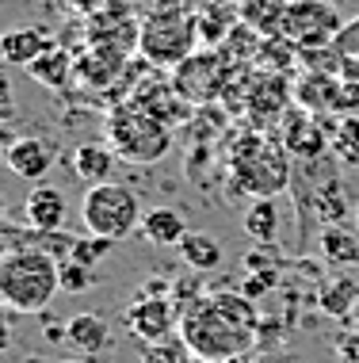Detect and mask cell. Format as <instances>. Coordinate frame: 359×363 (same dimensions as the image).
Wrapping results in <instances>:
<instances>
[{
    "instance_id": "cell-1",
    "label": "cell",
    "mask_w": 359,
    "mask_h": 363,
    "mask_svg": "<svg viewBox=\"0 0 359 363\" xmlns=\"http://www.w3.org/2000/svg\"><path fill=\"white\" fill-rule=\"evenodd\" d=\"M260 313L241 291L199 294L180 313V340L199 363H234L256 345Z\"/></svg>"
},
{
    "instance_id": "cell-2",
    "label": "cell",
    "mask_w": 359,
    "mask_h": 363,
    "mask_svg": "<svg viewBox=\"0 0 359 363\" xmlns=\"http://www.w3.org/2000/svg\"><path fill=\"white\" fill-rule=\"evenodd\" d=\"M62 291L57 260L46 249H12L0 264V310L12 313H42Z\"/></svg>"
},
{
    "instance_id": "cell-3",
    "label": "cell",
    "mask_w": 359,
    "mask_h": 363,
    "mask_svg": "<svg viewBox=\"0 0 359 363\" xmlns=\"http://www.w3.org/2000/svg\"><path fill=\"white\" fill-rule=\"evenodd\" d=\"M142 199L119 180L92 184L81 199V222L84 230L108 241H126L134 230H142Z\"/></svg>"
},
{
    "instance_id": "cell-4",
    "label": "cell",
    "mask_w": 359,
    "mask_h": 363,
    "mask_svg": "<svg viewBox=\"0 0 359 363\" xmlns=\"http://www.w3.org/2000/svg\"><path fill=\"white\" fill-rule=\"evenodd\" d=\"M191 46H195V23L183 12H161L142 27V50L153 62H188Z\"/></svg>"
},
{
    "instance_id": "cell-5",
    "label": "cell",
    "mask_w": 359,
    "mask_h": 363,
    "mask_svg": "<svg viewBox=\"0 0 359 363\" xmlns=\"http://www.w3.org/2000/svg\"><path fill=\"white\" fill-rule=\"evenodd\" d=\"M287 38L295 43H329L333 35H341V16H336L333 0H287L283 4V19H279Z\"/></svg>"
},
{
    "instance_id": "cell-6",
    "label": "cell",
    "mask_w": 359,
    "mask_h": 363,
    "mask_svg": "<svg viewBox=\"0 0 359 363\" xmlns=\"http://www.w3.org/2000/svg\"><path fill=\"white\" fill-rule=\"evenodd\" d=\"M176 310H180L176 298H145V294H138V298L126 306L122 321L142 345H153V340L172 337V329H180V313Z\"/></svg>"
},
{
    "instance_id": "cell-7",
    "label": "cell",
    "mask_w": 359,
    "mask_h": 363,
    "mask_svg": "<svg viewBox=\"0 0 359 363\" xmlns=\"http://www.w3.org/2000/svg\"><path fill=\"white\" fill-rule=\"evenodd\" d=\"M65 214H69V203H65L62 188L38 180L23 199V218L35 233H57L65 225Z\"/></svg>"
},
{
    "instance_id": "cell-8",
    "label": "cell",
    "mask_w": 359,
    "mask_h": 363,
    "mask_svg": "<svg viewBox=\"0 0 359 363\" xmlns=\"http://www.w3.org/2000/svg\"><path fill=\"white\" fill-rule=\"evenodd\" d=\"M4 164H8L12 176H19V180L38 184V180H46V172H50L54 153L42 138H12V145L4 150Z\"/></svg>"
},
{
    "instance_id": "cell-9",
    "label": "cell",
    "mask_w": 359,
    "mask_h": 363,
    "mask_svg": "<svg viewBox=\"0 0 359 363\" xmlns=\"http://www.w3.org/2000/svg\"><path fill=\"white\" fill-rule=\"evenodd\" d=\"M54 46V38L46 27H16V31H4L0 35V57L8 65H35L38 57Z\"/></svg>"
},
{
    "instance_id": "cell-10",
    "label": "cell",
    "mask_w": 359,
    "mask_h": 363,
    "mask_svg": "<svg viewBox=\"0 0 359 363\" xmlns=\"http://www.w3.org/2000/svg\"><path fill=\"white\" fill-rule=\"evenodd\" d=\"M142 238L157 249H180V241L188 238V222H183L180 211L172 207H153L142 214Z\"/></svg>"
},
{
    "instance_id": "cell-11",
    "label": "cell",
    "mask_w": 359,
    "mask_h": 363,
    "mask_svg": "<svg viewBox=\"0 0 359 363\" xmlns=\"http://www.w3.org/2000/svg\"><path fill=\"white\" fill-rule=\"evenodd\" d=\"M73 176L81 184H103L111 176V164H115V157H111V150L108 145H100V142H84V145H76L73 150Z\"/></svg>"
},
{
    "instance_id": "cell-12",
    "label": "cell",
    "mask_w": 359,
    "mask_h": 363,
    "mask_svg": "<svg viewBox=\"0 0 359 363\" xmlns=\"http://www.w3.org/2000/svg\"><path fill=\"white\" fill-rule=\"evenodd\" d=\"M108 321L100 313H73L69 318V345L84 356H96L100 348H108Z\"/></svg>"
},
{
    "instance_id": "cell-13",
    "label": "cell",
    "mask_w": 359,
    "mask_h": 363,
    "mask_svg": "<svg viewBox=\"0 0 359 363\" xmlns=\"http://www.w3.org/2000/svg\"><path fill=\"white\" fill-rule=\"evenodd\" d=\"M180 257L191 272H215L222 264V245L203 230H188V238L180 241Z\"/></svg>"
},
{
    "instance_id": "cell-14",
    "label": "cell",
    "mask_w": 359,
    "mask_h": 363,
    "mask_svg": "<svg viewBox=\"0 0 359 363\" xmlns=\"http://www.w3.org/2000/svg\"><path fill=\"white\" fill-rule=\"evenodd\" d=\"M245 233L252 241H271L279 233V214H275V203L268 199H256V203H249V211H245Z\"/></svg>"
},
{
    "instance_id": "cell-15",
    "label": "cell",
    "mask_w": 359,
    "mask_h": 363,
    "mask_svg": "<svg viewBox=\"0 0 359 363\" xmlns=\"http://www.w3.org/2000/svg\"><path fill=\"white\" fill-rule=\"evenodd\" d=\"M27 73H31L35 81L50 84V88H62L65 77H69V54H65L62 46H50V50L38 57L35 65H27Z\"/></svg>"
},
{
    "instance_id": "cell-16",
    "label": "cell",
    "mask_w": 359,
    "mask_h": 363,
    "mask_svg": "<svg viewBox=\"0 0 359 363\" xmlns=\"http://www.w3.org/2000/svg\"><path fill=\"white\" fill-rule=\"evenodd\" d=\"M359 306V287L352 279H333L321 287V310L325 313H336V318H344V313H352Z\"/></svg>"
},
{
    "instance_id": "cell-17",
    "label": "cell",
    "mask_w": 359,
    "mask_h": 363,
    "mask_svg": "<svg viewBox=\"0 0 359 363\" xmlns=\"http://www.w3.org/2000/svg\"><path fill=\"white\" fill-rule=\"evenodd\" d=\"M321 252H325V260H333V264H359V238H352L348 230H325L321 233Z\"/></svg>"
},
{
    "instance_id": "cell-18",
    "label": "cell",
    "mask_w": 359,
    "mask_h": 363,
    "mask_svg": "<svg viewBox=\"0 0 359 363\" xmlns=\"http://www.w3.org/2000/svg\"><path fill=\"white\" fill-rule=\"evenodd\" d=\"M57 276H62V291L69 294H84L96 283V268L92 264H81V260H57Z\"/></svg>"
},
{
    "instance_id": "cell-19",
    "label": "cell",
    "mask_w": 359,
    "mask_h": 363,
    "mask_svg": "<svg viewBox=\"0 0 359 363\" xmlns=\"http://www.w3.org/2000/svg\"><path fill=\"white\" fill-rule=\"evenodd\" d=\"M188 345L183 340H172V337H164V340H153V345H145L142 348V363H188Z\"/></svg>"
},
{
    "instance_id": "cell-20",
    "label": "cell",
    "mask_w": 359,
    "mask_h": 363,
    "mask_svg": "<svg viewBox=\"0 0 359 363\" xmlns=\"http://www.w3.org/2000/svg\"><path fill=\"white\" fill-rule=\"evenodd\" d=\"M111 245H115V241L96 238V233H89V238H73V241H69V257L81 260V264H92V268H96V264H100V260L111 252Z\"/></svg>"
},
{
    "instance_id": "cell-21",
    "label": "cell",
    "mask_w": 359,
    "mask_h": 363,
    "mask_svg": "<svg viewBox=\"0 0 359 363\" xmlns=\"http://www.w3.org/2000/svg\"><path fill=\"white\" fill-rule=\"evenodd\" d=\"M336 356H341V363H359V329L336 337Z\"/></svg>"
},
{
    "instance_id": "cell-22",
    "label": "cell",
    "mask_w": 359,
    "mask_h": 363,
    "mask_svg": "<svg viewBox=\"0 0 359 363\" xmlns=\"http://www.w3.org/2000/svg\"><path fill=\"white\" fill-rule=\"evenodd\" d=\"M8 111H12V81L0 73V115H8Z\"/></svg>"
},
{
    "instance_id": "cell-23",
    "label": "cell",
    "mask_w": 359,
    "mask_h": 363,
    "mask_svg": "<svg viewBox=\"0 0 359 363\" xmlns=\"http://www.w3.org/2000/svg\"><path fill=\"white\" fill-rule=\"evenodd\" d=\"M12 348V325H8V318L0 313V352Z\"/></svg>"
},
{
    "instance_id": "cell-24",
    "label": "cell",
    "mask_w": 359,
    "mask_h": 363,
    "mask_svg": "<svg viewBox=\"0 0 359 363\" xmlns=\"http://www.w3.org/2000/svg\"><path fill=\"white\" fill-rule=\"evenodd\" d=\"M8 145H12V142H8V130L0 126V161H4V150H8Z\"/></svg>"
},
{
    "instance_id": "cell-25",
    "label": "cell",
    "mask_w": 359,
    "mask_h": 363,
    "mask_svg": "<svg viewBox=\"0 0 359 363\" xmlns=\"http://www.w3.org/2000/svg\"><path fill=\"white\" fill-rule=\"evenodd\" d=\"M23 363H50V359H42V356H27Z\"/></svg>"
},
{
    "instance_id": "cell-26",
    "label": "cell",
    "mask_w": 359,
    "mask_h": 363,
    "mask_svg": "<svg viewBox=\"0 0 359 363\" xmlns=\"http://www.w3.org/2000/svg\"><path fill=\"white\" fill-rule=\"evenodd\" d=\"M0 230H4V203H0Z\"/></svg>"
},
{
    "instance_id": "cell-27",
    "label": "cell",
    "mask_w": 359,
    "mask_h": 363,
    "mask_svg": "<svg viewBox=\"0 0 359 363\" xmlns=\"http://www.w3.org/2000/svg\"><path fill=\"white\" fill-rule=\"evenodd\" d=\"M62 363H84V359H62Z\"/></svg>"
},
{
    "instance_id": "cell-28",
    "label": "cell",
    "mask_w": 359,
    "mask_h": 363,
    "mask_svg": "<svg viewBox=\"0 0 359 363\" xmlns=\"http://www.w3.org/2000/svg\"><path fill=\"white\" fill-rule=\"evenodd\" d=\"M355 225H359V207H355Z\"/></svg>"
},
{
    "instance_id": "cell-29",
    "label": "cell",
    "mask_w": 359,
    "mask_h": 363,
    "mask_svg": "<svg viewBox=\"0 0 359 363\" xmlns=\"http://www.w3.org/2000/svg\"><path fill=\"white\" fill-rule=\"evenodd\" d=\"M0 264H4V249H0Z\"/></svg>"
}]
</instances>
